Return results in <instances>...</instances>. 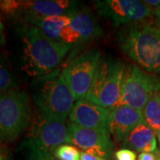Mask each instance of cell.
<instances>
[{"mask_svg": "<svg viewBox=\"0 0 160 160\" xmlns=\"http://www.w3.org/2000/svg\"><path fill=\"white\" fill-rule=\"evenodd\" d=\"M118 43L135 65L148 73H160V29L152 22L126 26Z\"/></svg>", "mask_w": 160, "mask_h": 160, "instance_id": "obj_2", "label": "cell"}, {"mask_svg": "<svg viewBox=\"0 0 160 160\" xmlns=\"http://www.w3.org/2000/svg\"><path fill=\"white\" fill-rule=\"evenodd\" d=\"M126 65L118 59L101 58L86 99L106 109H112L118 103Z\"/></svg>", "mask_w": 160, "mask_h": 160, "instance_id": "obj_6", "label": "cell"}, {"mask_svg": "<svg viewBox=\"0 0 160 160\" xmlns=\"http://www.w3.org/2000/svg\"><path fill=\"white\" fill-rule=\"evenodd\" d=\"M80 152L73 145L64 143L55 149L54 158L56 160H81Z\"/></svg>", "mask_w": 160, "mask_h": 160, "instance_id": "obj_19", "label": "cell"}, {"mask_svg": "<svg viewBox=\"0 0 160 160\" xmlns=\"http://www.w3.org/2000/svg\"><path fill=\"white\" fill-rule=\"evenodd\" d=\"M101 58L100 51L92 49L78 55L62 69V78L76 102L86 99Z\"/></svg>", "mask_w": 160, "mask_h": 160, "instance_id": "obj_8", "label": "cell"}, {"mask_svg": "<svg viewBox=\"0 0 160 160\" xmlns=\"http://www.w3.org/2000/svg\"><path fill=\"white\" fill-rule=\"evenodd\" d=\"M16 32L22 45L21 69L34 79L57 69L71 49L65 43L52 39L28 23L22 22Z\"/></svg>", "mask_w": 160, "mask_h": 160, "instance_id": "obj_1", "label": "cell"}, {"mask_svg": "<svg viewBox=\"0 0 160 160\" xmlns=\"http://www.w3.org/2000/svg\"><path fill=\"white\" fill-rule=\"evenodd\" d=\"M67 143L74 145L92 154L97 155L103 158H111L114 144L108 130L90 129L77 126L69 122Z\"/></svg>", "mask_w": 160, "mask_h": 160, "instance_id": "obj_11", "label": "cell"}, {"mask_svg": "<svg viewBox=\"0 0 160 160\" xmlns=\"http://www.w3.org/2000/svg\"><path fill=\"white\" fill-rule=\"evenodd\" d=\"M160 151L157 150L155 153H141L138 157V160H159Z\"/></svg>", "mask_w": 160, "mask_h": 160, "instance_id": "obj_21", "label": "cell"}, {"mask_svg": "<svg viewBox=\"0 0 160 160\" xmlns=\"http://www.w3.org/2000/svg\"><path fill=\"white\" fill-rule=\"evenodd\" d=\"M115 160H136L135 151L129 149H121L115 152Z\"/></svg>", "mask_w": 160, "mask_h": 160, "instance_id": "obj_20", "label": "cell"}, {"mask_svg": "<svg viewBox=\"0 0 160 160\" xmlns=\"http://www.w3.org/2000/svg\"><path fill=\"white\" fill-rule=\"evenodd\" d=\"M143 122L145 119L142 111L119 105L110 109L108 130L116 142H123L125 138Z\"/></svg>", "mask_w": 160, "mask_h": 160, "instance_id": "obj_14", "label": "cell"}, {"mask_svg": "<svg viewBox=\"0 0 160 160\" xmlns=\"http://www.w3.org/2000/svg\"><path fill=\"white\" fill-rule=\"evenodd\" d=\"M143 117L146 124L156 134L159 142L160 151V92L155 93L149 99L143 109Z\"/></svg>", "mask_w": 160, "mask_h": 160, "instance_id": "obj_17", "label": "cell"}, {"mask_svg": "<svg viewBox=\"0 0 160 160\" xmlns=\"http://www.w3.org/2000/svg\"><path fill=\"white\" fill-rule=\"evenodd\" d=\"M109 114L110 109L103 108L83 99L76 102L69 119L70 123L81 127L108 130Z\"/></svg>", "mask_w": 160, "mask_h": 160, "instance_id": "obj_13", "label": "cell"}, {"mask_svg": "<svg viewBox=\"0 0 160 160\" xmlns=\"http://www.w3.org/2000/svg\"><path fill=\"white\" fill-rule=\"evenodd\" d=\"M29 95L21 89L0 92V142H12L29 129L32 121Z\"/></svg>", "mask_w": 160, "mask_h": 160, "instance_id": "obj_5", "label": "cell"}, {"mask_svg": "<svg viewBox=\"0 0 160 160\" xmlns=\"http://www.w3.org/2000/svg\"><path fill=\"white\" fill-rule=\"evenodd\" d=\"M122 147L140 153H154L158 150V139L146 122H143L125 138Z\"/></svg>", "mask_w": 160, "mask_h": 160, "instance_id": "obj_15", "label": "cell"}, {"mask_svg": "<svg viewBox=\"0 0 160 160\" xmlns=\"http://www.w3.org/2000/svg\"><path fill=\"white\" fill-rule=\"evenodd\" d=\"M67 139L68 127L65 122L49 119L37 112L22 146L28 160H56L54 151L67 143Z\"/></svg>", "mask_w": 160, "mask_h": 160, "instance_id": "obj_4", "label": "cell"}, {"mask_svg": "<svg viewBox=\"0 0 160 160\" xmlns=\"http://www.w3.org/2000/svg\"><path fill=\"white\" fill-rule=\"evenodd\" d=\"M159 92L160 78L150 75L135 64H129L126 67L117 106L125 105L142 111L149 99Z\"/></svg>", "mask_w": 160, "mask_h": 160, "instance_id": "obj_7", "label": "cell"}, {"mask_svg": "<svg viewBox=\"0 0 160 160\" xmlns=\"http://www.w3.org/2000/svg\"><path fill=\"white\" fill-rule=\"evenodd\" d=\"M69 14L50 17H28L22 20L23 23H28L38 28L48 38L55 41H61V33L69 25Z\"/></svg>", "mask_w": 160, "mask_h": 160, "instance_id": "obj_16", "label": "cell"}, {"mask_svg": "<svg viewBox=\"0 0 160 160\" xmlns=\"http://www.w3.org/2000/svg\"><path fill=\"white\" fill-rule=\"evenodd\" d=\"M80 158L81 160H109L103 158L102 157H99L97 155L92 154L87 151H84V150L80 152Z\"/></svg>", "mask_w": 160, "mask_h": 160, "instance_id": "obj_22", "label": "cell"}, {"mask_svg": "<svg viewBox=\"0 0 160 160\" xmlns=\"http://www.w3.org/2000/svg\"><path fill=\"white\" fill-rule=\"evenodd\" d=\"M0 160H12V155L9 149L1 145H0Z\"/></svg>", "mask_w": 160, "mask_h": 160, "instance_id": "obj_23", "label": "cell"}, {"mask_svg": "<svg viewBox=\"0 0 160 160\" xmlns=\"http://www.w3.org/2000/svg\"><path fill=\"white\" fill-rule=\"evenodd\" d=\"M32 100L37 112L49 119L65 122L74 107L76 100L62 76V69L39 78L32 85Z\"/></svg>", "mask_w": 160, "mask_h": 160, "instance_id": "obj_3", "label": "cell"}, {"mask_svg": "<svg viewBox=\"0 0 160 160\" xmlns=\"http://www.w3.org/2000/svg\"><path fill=\"white\" fill-rule=\"evenodd\" d=\"M19 89L17 75L6 55L0 54V92Z\"/></svg>", "mask_w": 160, "mask_h": 160, "instance_id": "obj_18", "label": "cell"}, {"mask_svg": "<svg viewBox=\"0 0 160 160\" xmlns=\"http://www.w3.org/2000/svg\"><path fill=\"white\" fill-rule=\"evenodd\" d=\"M78 7L76 1L69 0H4L0 1V12L7 16L20 18L50 17L68 15Z\"/></svg>", "mask_w": 160, "mask_h": 160, "instance_id": "obj_9", "label": "cell"}, {"mask_svg": "<svg viewBox=\"0 0 160 160\" xmlns=\"http://www.w3.org/2000/svg\"><path fill=\"white\" fill-rule=\"evenodd\" d=\"M95 6L99 13L115 27L130 26L153 21V11L144 1L104 0L96 1Z\"/></svg>", "mask_w": 160, "mask_h": 160, "instance_id": "obj_10", "label": "cell"}, {"mask_svg": "<svg viewBox=\"0 0 160 160\" xmlns=\"http://www.w3.org/2000/svg\"><path fill=\"white\" fill-rule=\"evenodd\" d=\"M70 22L61 33V41L70 47L78 46L100 37L102 30L89 9L78 7L69 14Z\"/></svg>", "mask_w": 160, "mask_h": 160, "instance_id": "obj_12", "label": "cell"}, {"mask_svg": "<svg viewBox=\"0 0 160 160\" xmlns=\"http://www.w3.org/2000/svg\"><path fill=\"white\" fill-rule=\"evenodd\" d=\"M159 160H160V159H159Z\"/></svg>", "mask_w": 160, "mask_h": 160, "instance_id": "obj_26", "label": "cell"}, {"mask_svg": "<svg viewBox=\"0 0 160 160\" xmlns=\"http://www.w3.org/2000/svg\"><path fill=\"white\" fill-rule=\"evenodd\" d=\"M153 24L160 29V6L153 11Z\"/></svg>", "mask_w": 160, "mask_h": 160, "instance_id": "obj_24", "label": "cell"}, {"mask_svg": "<svg viewBox=\"0 0 160 160\" xmlns=\"http://www.w3.org/2000/svg\"><path fill=\"white\" fill-rule=\"evenodd\" d=\"M6 43V35H5V28L2 22L0 21V47L3 46Z\"/></svg>", "mask_w": 160, "mask_h": 160, "instance_id": "obj_25", "label": "cell"}]
</instances>
